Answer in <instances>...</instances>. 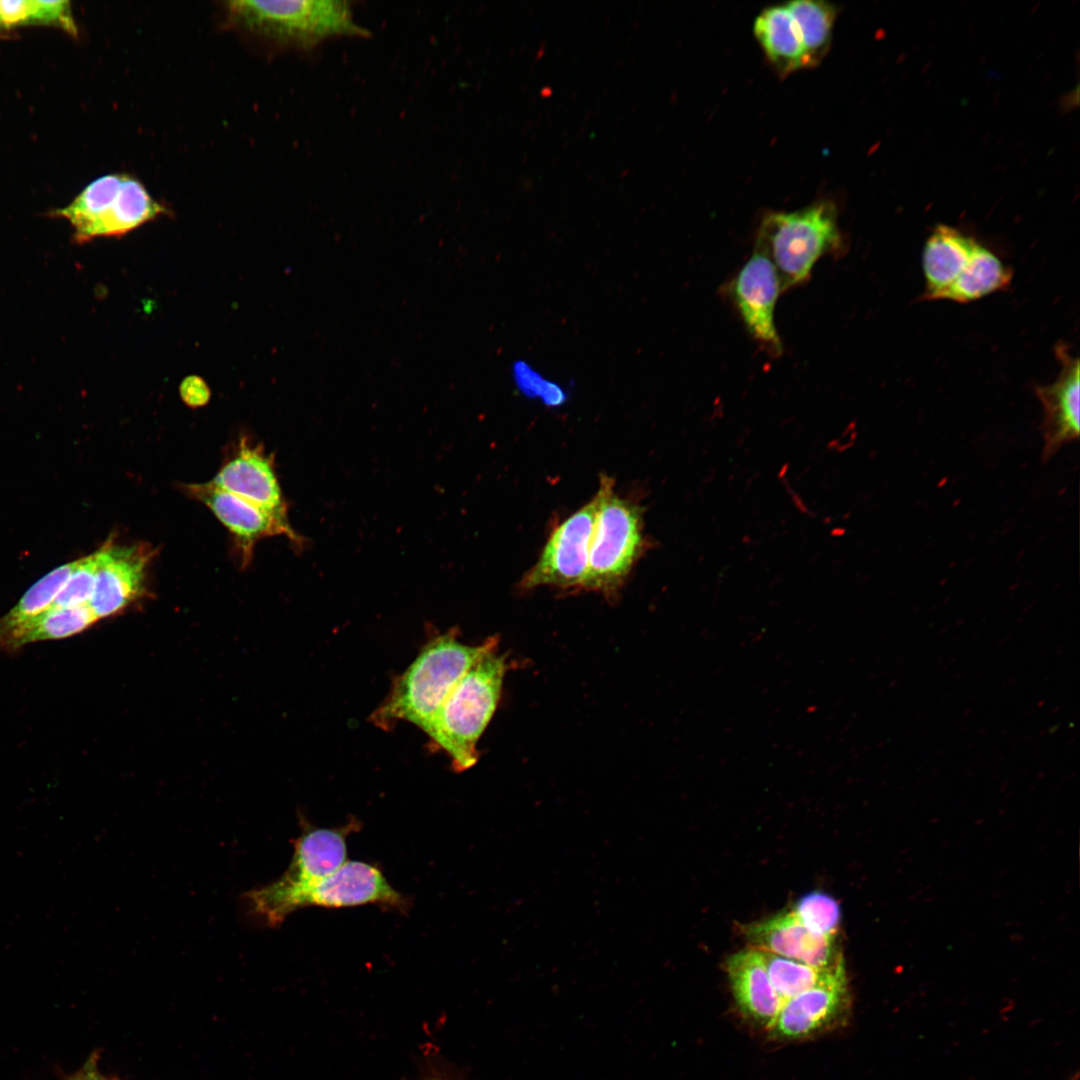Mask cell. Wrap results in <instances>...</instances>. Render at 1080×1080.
Listing matches in <instances>:
<instances>
[{
    "label": "cell",
    "mask_w": 1080,
    "mask_h": 1080,
    "mask_svg": "<svg viewBox=\"0 0 1080 1080\" xmlns=\"http://www.w3.org/2000/svg\"><path fill=\"white\" fill-rule=\"evenodd\" d=\"M97 565L98 551L78 559L76 567L57 595L53 606L72 607L89 604L94 589Z\"/></svg>",
    "instance_id": "obj_27"
},
{
    "label": "cell",
    "mask_w": 1080,
    "mask_h": 1080,
    "mask_svg": "<svg viewBox=\"0 0 1080 1080\" xmlns=\"http://www.w3.org/2000/svg\"><path fill=\"white\" fill-rule=\"evenodd\" d=\"M1012 276V270L979 243L965 272L943 293L940 300L958 303L976 301L1007 288Z\"/></svg>",
    "instance_id": "obj_21"
},
{
    "label": "cell",
    "mask_w": 1080,
    "mask_h": 1080,
    "mask_svg": "<svg viewBox=\"0 0 1080 1080\" xmlns=\"http://www.w3.org/2000/svg\"><path fill=\"white\" fill-rule=\"evenodd\" d=\"M32 23L41 24L39 1L0 0V29Z\"/></svg>",
    "instance_id": "obj_29"
},
{
    "label": "cell",
    "mask_w": 1080,
    "mask_h": 1080,
    "mask_svg": "<svg viewBox=\"0 0 1080 1080\" xmlns=\"http://www.w3.org/2000/svg\"><path fill=\"white\" fill-rule=\"evenodd\" d=\"M726 971L740 1013L755 1026L769 1030L783 1001L772 986L760 952L748 947L731 955Z\"/></svg>",
    "instance_id": "obj_16"
},
{
    "label": "cell",
    "mask_w": 1080,
    "mask_h": 1080,
    "mask_svg": "<svg viewBox=\"0 0 1080 1080\" xmlns=\"http://www.w3.org/2000/svg\"><path fill=\"white\" fill-rule=\"evenodd\" d=\"M154 551L146 544L106 543L98 550L95 584L89 606L97 619L113 616L145 592L146 572Z\"/></svg>",
    "instance_id": "obj_10"
},
{
    "label": "cell",
    "mask_w": 1080,
    "mask_h": 1080,
    "mask_svg": "<svg viewBox=\"0 0 1080 1080\" xmlns=\"http://www.w3.org/2000/svg\"><path fill=\"white\" fill-rule=\"evenodd\" d=\"M180 395L186 405L192 408L202 407L210 399V389L199 376L186 377L180 385Z\"/></svg>",
    "instance_id": "obj_30"
},
{
    "label": "cell",
    "mask_w": 1080,
    "mask_h": 1080,
    "mask_svg": "<svg viewBox=\"0 0 1080 1080\" xmlns=\"http://www.w3.org/2000/svg\"><path fill=\"white\" fill-rule=\"evenodd\" d=\"M614 480L602 475L594 497L565 519L551 533L536 564L523 576L520 587L581 588L588 567L589 550L599 507Z\"/></svg>",
    "instance_id": "obj_7"
},
{
    "label": "cell",
    "mask_w": 1080,
    "mask_h": 1080,
    "mask_svg": "<svg viewBox=\"0 0 1080 1080\" xmlns=\"http://www.w3.org/2000/svg\"><path fill=\"white\" fill-rule=\"evenodd\" d=\"M224 5L234 26L290 45L307 48L335 36L368 34L346 1L236 0Z\"/></svg>",
    "instance_id": "obj_4"
},
{
    "label": "cell",
    "mask_w": 1080,
    "mask_h": 1080,
    "mask_svg": "<svg viewBox=\"0 0 1080 1080\" xmlns=\"http://www.w3.org/2000/svg\"><path fill=\"white\" fill-rule=\"evenodd\" d=\"M513 375L523 394L541 399L546 406L558 407L567 399L565 391L559 385L545 380L522 361L514 365Z\"/></svg>",
    "instance_id": "obj_28"
},
{
    "label": "cell",
    "mask_w": 1080,
    "mask_h": 1080,
    "mask_svg": "<svg viewBox=\"0 0 1080 1080\" xmlns=\"http://www.w3.org/2000/svg\"><path fill=\"white\" fill-rule=\"evenodd\" d=\"M978 244L974 238L953 227L937 225L923 249L926 286L921 299L940 300L967 269Z\"/></svg>",
    "instance_id": "obj_17"
},
{
    "label": "cell",
    "mask_w": 1080,
    "mask_h": 1080,
    "mask_svg": "<svg viewBox=\"0 0 1080 1080\" xmlns=\"http://www.w3.org/2000/svg\"><path fill=\"white\" fill-rule=\"evenodd\" d=\"M76 564L77 560L46 574L24 593L11 610L0 617V649L13 633L53 606Z\"/></svg>",
    "instance_id": "obj_24"
},
{
    "label": "cell",
    "mask_w": 1080,
    "mask_h": 1080,
    "mask_svg": "<svg viewBox=\"0 0 1080 1080\" xmlns=\"http://www.w3.org/2000/svg\"><path fill=\"white\" fill-rule=\"evenodd\" d=\"M301 826L302 833L294 842V855L286 872L245 896L251 911L265 923L286 898L332 874L346 862V839L359 829V822L352 819L338 828H316L302 819Z\"/></svg>",
    "instance_id": "obj_6"
},
{
    "label": "cell",
    "mask_w": 1080,
    "mask_h": 1080,
    "mask_svg": "<svg viewBox=\"0 0 1080 1080\" xmlns=\"http://www.w3.org/2000/svg\"><path fill=\"white\" fill-rule=\"evenodd\" d=\"M758 951L769 980L783 1003L802 992L846 976L844 961L829 968H817L777 954Z\"/></svg>",
    "instance_id": "obj_23"
},
{
    "label": "cell",
    "mask_w": 1080,
    "mask_h": 1080,
    "mask_svg": "<svg viewBox=\"0 0 1080 1080\" xmlns=\"http://www.w3.org/2000/svg\"><path fill=\"white\" fill-rule=\"evenodd\" d=\"M1056 355L1061 363L1057 379L1050 385H1038L1034 389L1043 407V462L1049 461L1064 445L1077 440L1080 432L1079 358L1071 355L1062 343L1057 344Z\"/></svg>",
    "instance_id": "obj_13"
},
{
    "label": "cell",
    "mask_w": 1080,
    "mask_h": 1080,
    "mask_svg": "<svg viewBox=\"0 0 1080 1080\" xmlns=\"http://www.w3.org/2000/svg\"><path fill=\"white\" fill-rule=\"evenodd\" d=\"M212 482L280 517L288 518L272 457L247 438L240 440L233 455L225 461Z\"/></svg>",
    "instance_id": "obj_15"
},
{
    "label": "cell",
    "mask_w": 1080,
    "mask_h": 1080,
    "mask_svg": "<svg viewBox=\"0 0 1080 1080\" xmlns=\"http://www.w3.org/2000/svg\"><path fill=\"white\" fill-rule=\"evenodd\" d=\"M850 1015L846 975L786 1000L768 1031L777 1040H803L846 1025Z\"/></svg>",
    "instance_id": "obj_11"
},
{
    "label": "cell",
    "mask_w": 1080,
    "mask_h": 1080,
    "mask_svg": "<svg viewBox=\"0 0 1080 1080\" xmlns=\"http://www.w3.org/2000/svg\"><path fill=\"white\" fill-rule=\"evenodd\" d=\"M797 27L804 50L805 68L822 62L832 42L838 8L827 1L793 0L785 3Z\"/></svg>",
    "instance_id": "obj_22"
},
{
    "label": "cell",
    "mask_w": 1080,
    "mask_h": 1080,
    "mask_svg": "<svg viewBox=\"0 0 1080 1080\" xmlns=\"http://www.w3.org/2000/svg\"><path fill=\"white\" fill-rule=\"evenodd\" d=\"M753 31L778 74L785 77L805 68L801 39L785 4L763 9L754 21Z\"/></svg>",
    "instance_id": "obj_18"
},
{
    "label": "cell",
    "mask_w": 1080,
    "mask_h": 1080,
    "mask_svg": "<svg viewBox=\"0 0 1080 1080\" xmlns=\"http://www.w3.org/2000/svg\"><path fill=\"white\" fill-rule=\"evenodd\" d=\"M835 204L820 200L794 211L765 214L755 247L772 261L782 291L808 280L816 262L845 249Z\"/></svg>",
    "instance_id": "obj_3"
},
{
    "label": "cell",
    "mask_w": 1080,
    "mask_h": 1080,
    "mask_svg": "<svg viewBox=\"0 0 1080 1080\" xmlns=\"http://www.w3.org/2000/svg\"><path fill=\"white\" fill-rule=\"evenodd\" d=\"M69 1080H105V1079L98 1076L95 1072L86 1071V1072H84L82 1074H79V1075L69 1079Z\"/></svg>",
    "instance_id": "obj_31"
},
{
    "label": "cell",
    "mask_w": 1080,
    "mask_h": 1080,
    "mask_svg": "<svg viewBox=\"0 0 1080 1080\" xmlns=\"http://www.w3.org/2000/svg\"><path fill=\"white\" fill-rule=\"evenodd\" d=\"M1069 1080H1079V1073L1076 1072Z\"/></svg>",
    "instance_id": "obj_32"
},
{
    "label": "cell",
    "mask_w": 1080,
    "mask_h": 1080,
    "mask_svg": "<svg viewBox=\"0 0 1080 1080\" xmlns=\"http://www.w3.org/2000/svg\"><path fill=\"white\" fill-rule=\"evenodd\" d=\"M792 911L810 932L822 936L836 935L840 908L831 896L818 891L809 893L797 902Z\"/></svg>",
    "instance_id": "obj_26"
},
{
    "label": "cell",
    "mask_w": 1080,
    "mask_h": 1080,
    "mask_svg": "<svg viewBox=\"0 0 1080 1080\" xmlns=\"http://www.w3.org/2000/svg\"><path fill=\"white\" fill-rule=\"evenodd\" d=\"M614 485L599 507L582 589L611 595L623 584L644 546L642 512L629 499L614 494Z\"/></svg>",
    "instance_id": "obj_5"
},
{
    "label": "cell",
    "mask_w": 1080,
    "mask_h": 1080,
    "mask_svg": "<svg viewBox=\"0 0 1080 1080\" xmlns=\"http://www.w3.org/2000/svg\"><path fill=\"white\" fill-rule=\"evenodd\" d=\"M728 290L749 334L774 356L782 354L774 313L783 291L776 268L763 250L755 247Z\"/></svg>",
    "instance_id": "obj_9"
},
{
    "label": "cell",
    "mask_w": 1080,
    "mask_h": 1080,
    "mask_svg": "<svg viewBox=\"0 0 1080 1080\" xmlns=\"http://www.w3.org/2000/svg\"><path fill=\"white\" fill-rule=\"evenodd\" d=\"M122 177L113 173L96 178L69 205L55 211L73 226L77 241H89L93 227L117 195Z\"/></svg>",
    "instance_id": "obj_25"
},
{
    "label": "cell",
    "mask_w": 1080,
    "mask_h": 1080,
    "mask_svg": "<svg viewBox=\"0 0 1080 1080\" xmlns=\"http://www.w3.org/2000/svg\"><path fill=\"white\" fill-rule=\"evenodd\" d=\"M507 670L505 655L496 649L485 654L452 688L426 733L448 754L455 771L478 761L476 746L498 706Z\"/></svg>",
    "instance_id": "obj_2"
},
{
    "label": "cell",
    "mask_w": 1080,
    "mask_h": 1080,
    "mask_svg": "<svg viewBox=\"0 0 1080 1080\" xmlns=\"http://www.w3.org/2000/svg\"><path fill=\"white\" fill-rule=\"evenodd\" d=\"M752 948L794 959L817 968H829L844 961L835 946V936L810 932L791 911L742 926Z\"/></svg>",
    "instance_id": "obj_14"
},
{
    "label": "cell",
    "mask_w": 1080,
    "mask_h": 1080,
    "mask_svg": "<svg viewBox=\"0 0 1080 1080\" xmlns=\"http://www.w3.org/2000/svg\"><path fill=\"white\" fill-rule=\"evenodd\" d=\"M185 490L207 506L230 531L241 549L245 563H248L256 542L265 537L284 535L300 545V537L292 529L288 518L280 517L221 489L212 481L189 484L185 486Z\"/></svg>",
    "instance_id": "obj_12"
},
{
    "label": "cell",
    "mask_w": 1080,
    "mask_h": 1080,
    "mask_svg": "<svg viewBox=\"0 0 1080 1080\" xmlns=\"http://www.w3.org/2000/svg\"><path fill=\"white\" fill-rule=\"evenodd\" d=\"M496 636L478 645H467L452 629L427 642L415 660L397 678L370 721L389 730L408 721L427 733L460 678L485 654L497 648Z\"/></svg>",
    "instance_id": "obj_1"
},
{
    "label": "cell",
    "mask_w": 1080,
    "mask_h": 1080,
    "mask_svg": "<svg viewBox=\"0 0 1080 1080\" xmlns=\"http://www.w3.org/2000/svg\"><path fill=\"white\" fill-rule=\"evenodd\" d=\"M366 904L407 911L410 902L388 883L377 866L348 861L332 874L286 898L271 914L267 925H279L292 912L306 906L340 908Z\"/></svg>",
    "instance_id": "obj_8"
},
{
    "label": "cell",
    "mask_w": 1080,
    "mask_h": 1080,
    "mask_svg": "<svg viewBox=\"0 0 1080 1080\" xmlns=\"http://www.w3.org/2000/svg\"><path fill=\"white\" fill-rule=\"evenodd\" d=\"M424 1080H446V1079H442V1078H429V1079H424Z\"/></svg>",
    "instance_id": "obj_33"
},
{
    "label": "cell",
    "mask_w": 1080,
    "mask_h": 1080,
    "mask_svg": "<svg viewBox=\"0 0 1080 1080\" xmlns=\"http://www.w3.org/2000/svg\"><path fill=\"white\" fill-rule=\"evenodd\" d=\"M166 213L140 180L123 174L117 195L92 229L89 240L125 235Z\"/></svg>",
    "instance_id": "obj_19"
},
{
    "label": "cell",
    "mask_w": 1080,
    "mask_h": 1080,
    "mask_svg": "<svg viewBox=\"0 0 1080 1080\" xmlns=\"http://www.w3.org/2000/svg\"><path fill=\"white\" fill-rule=\"evenodd\" d=\"M97 620L89 604L53 606L13 633L1 649L10 651L30 643L69 638L87 630Z\"/></svg>",
    "instance_id": "obj_20"
}]
</instances>
